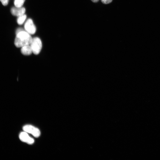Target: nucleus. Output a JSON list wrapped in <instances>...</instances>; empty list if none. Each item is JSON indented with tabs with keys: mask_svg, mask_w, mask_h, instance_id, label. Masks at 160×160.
Masks as SVG:
<instances>
[{
	"mask_svg": "<svg viewBox=\"0 0 160 160\" xmlns=\"http://www.w3.org/2000/svg\"><path fill=\"white\" fill-rule=\"evenodd\" d=\"M16 36L14 44L17 48H22L25 46L30 45L33 38L31 35L25 30L18 29L16 31Z\"/></svg>",
	"mask_w": 160,
	"mask_h": 160,
	"instance_id": "obj_1",
	"label": "nucleus"
},
{
	"mask_svg": "<svg viewBox=\"0 0 160 160\" xmlns=\"http://www.w3.org/2000/svg\"><path fill=\"white\" fill-rule=\"evenodd\" d=\"M30 45L34 54L37 55L39 54L42 49V44L39 38L35 37L33 38Z\"/></svg>",
	"mask_w": 160,
	"mask_h": 160,
	"instance_id": "obj_2",
	"label": "nucleus"
},
{
	"mask_svg": "<svg viewBox=\"0 0 160 160\" xmlns=\"http://www.w3.org/2000/svg\"><path fill=\"white\" fill-rule=\"evenodd\" d=\"M25 30L31 35L35 34L37 30L36 27L32 19H28L26 21L24 25Z\"/></svg>",
	"mask_w": 160,
	"mask_h": 160,
	"instance_id": "obj_3",
	"label": "nucleus"
},
{
	"mask_svg": "<svg viewBox=\"0 0 160 160\" xmlns=\"http://www.w3.org/2000/svg\"><path fill=\"white\" fill-rule=\"evenodd\" d=\"M23 130L31 134L36 138L38 137L40 135L39 130L32 125H26L23 127Z\"/></svg>",
	"mask_w": 160,
	"mask_h": 160,
	"instance_id": "obj_4",
	"label": "nucleus"
},
{
	"mask_svg": "<svg viewBox=\"0 0 160 160\" xmlns=\"http://www.w3.org/2000/svg\"><path fill=\"white\" fill-rule=\"evenodd\" d=\"M19 138L21 141L30 144H32L34 142V140L29 136L27 133L25 131L22 132L20 134Z\"/></svg>",
	"mask_w": 160,
	"mask_h": 160,
	"instance_id": "obj_5",
	"label": "nucleus"
},
{
	"mask_svg": "<svg viewBox=\"0 0 160 160\" xmlns=\"http://www.w3.org/2000/svg\"><path fill=\"white\" fill-rule=\"evenodd\" d=\"M26 11L25 8L22 7H13L11 9V14L13 16L18 17L25 14Z\"/></svg>",
	"mask_w": 160,
	"mask_h": 160,
	"instance_id": "obj_6",
	"label": "nucleus"
},
{
	"mask_svg": "<svg viewBox=\"0 0 160 160\" xmlns=\"http://www.w3.org/2000/svg\"><path fill=\"white\" fill-rule=\"evenodd\" d=\"M22 54L25 56H29L33 53L30 45H27L21 48Z\"/></svg>",
	"mask_w": 160,
	"mask_h": 160,
	"instance_id": "obj_7",
	"label": "nucleus"
},
{
	"mask_svg": "<svg viewBox=\"0 0 160 160\" xmlns=\"http://www.w3.org/2000/svg\"><path fill=\"white\" fill-rule=\"evenodd\" d=\"M27 18V16L25 14L18 16L17 19V23L18 24L21 25L23 24L26 21Z\"/></svg>",
	"mask_w": 160,
	"mask_h": 160,
	"instance_id": "obj_8",
	"label": "nucleus"
},
{
	"mask_svg": "<svg viewBox=\"0 0 160 160\" xmlns=\"http://www.w3.org/2000/svg\"><path fill=\"white\" fill-rule=\"evenodd\" d=\"M25 0H14V4L15 7H22L24 5Z\"/></svg>",
	"mask_w": 160,
	"mask_h": 160,
	"instance_id": "obj_9",
	"label": "nucleus"
},
{
	"mask_svg": "<svg viewBox=\"0 0 160 160\" xmlns=\"http://www.w3.org/2000/svg\"><path fill=\"white\" fill-rule=\"evenodd\" d=\"M0 1L4 6H7L9 2V0H0Z\"/></svg>",
	"mask_w": 160,
	"mask_h": 160,
	"instance_id": "obj_10",
	"label": "nucleus"
},
{
	"mask_svg": "<svg viewBox=\"0 0 160 160\" xmlns=\"http://www.w3.org/2000/svg\"><path fill=\"white\" fill-rule=\"evenodd\" d=\"M112 0H101V2L104 4H107L111 3Z\"/></svg>",
	"mask_w": 160,
	"mask_h": 160,
	"instance_id": "obj_11",
	"label": "nucleus"
},
{
	"mask_svg": "<svg viewBox=\"0 0 160 160\" xmlns=\"http://www.w3.org/2000/svg\"><path fill=\"white\" fill-rule=\"evenodd\" d=\"M93 2L96 3L98 2L99 0H91Z\"/></svg>",
	"mask_w": 160,
	"mask_h": 160,
	"instance_id": "obj_12",
	"label": "nucleus"
}]
</instances>
